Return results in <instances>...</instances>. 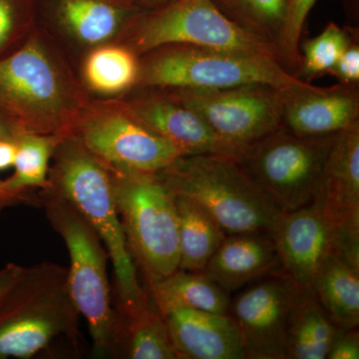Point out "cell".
I'll use <instances>...</instances> for the list:
<instances>
[{"instance_id": "cell-1", "label": "cell", "mask_w": 359, "mask_h": 359, "mask_svg": "<svg viewBox=\"0 0 359 359\" xmlns=\"http://www.w3.org/2000/svg\"><path fill=\"white\" fill-rule=\"evenodd\" d=\"M48 186L60 194L102 241L114 269L116 313L129 316L151 302L130 254L116 207L110 170L75 135L54 151Z\"/></svg>"}, {"instance_id": "cell-2", "label": "cell", "mask_w": 359, "mask_h": 359, "mask_svg": "<svg viewBox=\"0 0 359 359\" xmlns=\"http://www.w3.org/2000/svg\"><path fill=\"white\" fill-rule=\"evenodd\" d=\"M170 192L204 208L226 235L271 233L282 211L230 156H182L158 172Z\"/></svg>"}, {"instance_id": "cell-3", "label": "cell", "mask_w": 359, "mask_h": 359, "mask_svg": "<svg viewBox=\"0 0 359 359\" xmlns=\"http://www.w3.org/2000/svg\"><path fill=\"white\" fill-rule=\"evenodd\" d=\"M82 109L76 90L36 37L0 58V112L23 133L72 136Z\"/></svg>"}, {"instance_id": "cell-4", "label": "cell", "mask_w": 359, "mask_h": 359, "mask_svg": "<svg viewBox=\"0 0 359 359\" xmlns=\"http://www.w3.org/2000/svg\"><path fill=\"white\" fill-rule=\"evenodd\" d=\"M37 198L69 252L68 290L78 313L88 325L93 355L114 356L118 316L108 278L107 250L95 230L60 194L47 185Z\"/></svg>"}, {"instance_id": "cell-5", "label": "cell", "mask_w": 359, "mask_h": 359, "mask_svg": "<svg viewBox=\"0 0 359 359\" xmlns=\"http://www.w3.org/2000/svg\"><path fill=\"white\" fill-rule=\"evenodd\" d=\"M79 316L67 269L49 262L26 269L0 302V359L32 358L58 337L75 339Z\"/></svg>"}, {"instance_id": "cell-6", "label": "cell", "mask_w": 359, "mask_h": 359, "mask_svg": "<svg viewBox=\"0 0 359 359\" xmlns=\"http://www.w3.org/2000/svg\"><path fill=\"white\" fill-rule=\"evenodd\" d=\"M138 83L159 90L223 89L248 84L285 88L304 81L275 52H236L169 45L145 54Z\"/></svg>"}, {"instance_id": "cell-7", "label": "cell", "mask_w": 359, "mask_h": 359, "mask_svg": "<svg viewBox=\"0 0 359 359\" xmlns=\"http://www.w3.org/2000/svg\"><path fill=\"white\" fill-rule=\"evenodd\" d=\"M109 170L116 207L135 266L144 285L159 282L179 269L174 195L157 173Z\"/></svg>"}, {"instance_id": "cell-8", "label": "cell", "mask_w": 359, "mask_h": 359, "mask_svg": "<svg viewBox=\"0 0 359 359\" xmlns=\"http://www.w3.org/2000/svg\"><path fill=\"white\" fill-rule=\"evenodd\" d=\"M337 136L302 137L280 128L249 146L238 161L280 211L292 212L313 201Z\"/></svg>"}, {"instance_id": "cell-9", "label": "cell", "mask_w": 359, "mask_h": 359, "mask_svg": "<svg viewBox=\"0 0 359 359\" xmlns=\"http://www.w3.org/2000/svg\"><path fill=\"white\" fill-rule=\"evenodd\" d=\"M131 28L130 48L137 54L169 45L276 53L268 42L226 18L212 0H173L144 11Z\"/></svg>"}, {"instance_id": "cell-10", "label": "cell", "mask_w": 359, "mask_h": 359, "mask_svg": "<svg viewBox=\"0 0 359 359\" xmlns=\"http://www.w3.org/2000/svg\"><path fill=\"white\" fill-rule=\"evenodd\" d=\"M74 135L112 170L158 173L183 156L144 125L127 103L103 104L83 111Z\"/></svg>"}, {"instance_id": "cell-11", "label": "cell", "mask_w": 359, "mask_h": 359, "mask_svg": "<svg viewBox=\"0 0 359 359\" xmlns=\"http://www.w3.org/2000/svg\"><path fill=\"white\" fill-rule=\"evenodd\" d=\"M282 89L248 84L223 89L167 90L241 153L282 128Z\"/></svg>"}, {"instance_id": "cell-12", "label": "cell", "mask_w": 359, "mask_h": 359, "mask_svg": "<svg viewBox=\"0 0 359 359\" xmlns=\"http://www.w3.org/2000/svg\"><path fill=\"white\" fill-rule=\"evenodd\" d=\"M334 233V252L359 269V121L339 132L311 204Z\"/></svg>"}, {"instance_id": "cell-13", "label": "cell", "mask_w": 359, "mask_h": 359, "mask_svg": "<svg viewBox=\"0 0 359 359\" xmlns=\"http://www.w3.org/2000/svg\"><path fill=\"white\" fill-rule=\"evenodd\" d=\"M301 292L278 271L256 280L231 301L230 314L242 335L245 358H287V332Z\"/></svg>"}, {"instance_id": "cell-14", "label": "cell", "mask_w": 359, "mask_h": 359, "mask_svg": "<svg viewBox=\"0 0 359 359\" xmlns=\"http://www.w3.org/2000/svg\"><path fill=\"white\" fill-rule=\"evenodd\" d=\"M358 121V85L321 88L302 81L282 89V128L297 136L339 134Z\"/></svg>"}, {"instance_id": "cell-15", "label": "cell", "mask_w": 359, "mask_h": 359, "mask_svg": "<svg viewBox=\"0 0 359 359\" xmlns=\"http://www.w3.org/2000/svg\"><path fill=\"white\" fill-rule=\"evenodd\" d=\"M280 271L302 290L313 289L316 273L334 250L330 224L311 205L283 212L271 231Z\"/></svg>"}, {"instance_id": "cell-16", "label": "cell", "mask_w": 359, "mask_h": 359, "mask_svg": "<svg viewBox=\"0 0 359 359\" xmlns=\"http://www.w3.org/2000/svg\"><path fill=\"white\" fill-rule=\"evenodd\" d=\"M165 91L135 99L127 105L144 125L173 144L183 156L217 154L240 159V151L222 140L197 113Z\"/></svg>"}, {"instance_id": "cell-17", "label": "cell", "mask_w": 359, "mask_h": 359, "mask_svg": "<svg viewBox=\"0 0 359 359\" xmlns=\"http://www.w3.org/2000/svg\"><path fill=\"white\" fill-rule=\"evenodd\" d=\"M164 316L178 359L245 358L242 335L230 313L179 309Z\"/></svg>"}, {"instance_id": "cell-18", "label": "cell", "mask_w": 359, "mask_h": 359, "mask_svg": "<svg viewBox=\"0 0 359 359\" xmlns=\"http://www.w3.org/2000/svg\"><path fill=\"white\" fill-rule=\"evenodd\" d=\"M280 271L271 233L226 235L202 271L224 292H235L264 276Z\"/></svg>"}, {"instance_id": "cell-19", "label": "cell", "mask_w": 359, "mask_h": 359, "mask_svg": "<svg viewBox=\"0 0 359 359\" xmlns=\"http://www.w3.org/2000/svg\"><path fill=\"white\" fill-rule=\"evenodd\" d=\"M147 9L127 0H57L61 25L87 45H103L114 39Z\"/></svg>"}, {"instance_id": "cell-20", "label": "cell", "mask_w": 359, "mask_h": 359, "mask_svg": "<svg viewBox=\"0 0 359 359\" xmlns=\"http://www.w3.org/2000/svg\"><path fill=\"white\" fill-rule=\"evenodd\" d=\"M158 311L164 316L173 309L230 313L231 299L217 283L201 271L177 269L152 285H144Z\"/></svg>"}, {"instance_id": "cell-21", "label": "cell", "mask_w": 359, "mask_h": 359, "mask_svg": "<svg viewBox=\"0 0 359 359\" xmlns=\"http://www.w3.org/2000/svg\"><path fill=\"white\" fill-rule=\"evenodd\" d=\"M313 290L320 306L337 327H358V269L332 252L318 269Z\"/></svg>"}, {"instance_id": "cell-22", "label": "cell", "mask_w": 359, "mask_h": 359, "mask_svg": "<svg viewBox=\"0 0 359 359\" xmlns=\"http://www.w3.org/2000/svg\"><path fill=\"white\" fill-rule=\"evenodd\" d=\"M174 199L178 219L179 269L201 273L226 233L197 203L182 196L174 195Z\"/></svg>"}, {"instance_id": "cell-23", "label": "cell", "mask_w": 359, "mask_h": 359, "mask_svg": "<svg viewBox=\"0 0 359 359\" xmlns=\"http://www.w3.org/2000/svg\"><path fill=\"white\" fill-rule=\"evenodd\" d=\"M116 355L128 359H178L165 316L152 299L138 313L118 316Z\"/></svg>"}, {"instance_id": "cell-24", "label": "cell", "mask_w": 359, "mask_h": 359, "mask_svg": "<svg viewBox=\"0 0 359 359\" xmlns=\"http://www.w3.org/2000/svg\"><path fill=\"white\" fill-rule=\"evenodd\" d=\"M339 330L313 290H302L290 318L287 359H327Z\"/></svg>"}, {"instance_id": "cell-25", "label": "cell", "mask_w": 359, "mask_h": 359, "mask_svg": "<svg viewBox=\"0 0 359 359\" xmlns=\"http://www.w3.org/2000/svg\"><path fill=\"white\" fill-rule=\"evenodd\" d=\"M62 139L54 135H18L14 172L8 179L4 180L6 188L15 195L39 204V198L32 197L30 192L33 189L41 190L48 185L49 163Z\"/></svg>"}, {"instance_id": "cell-26", "label": "cell", "mask_w": 359, "mask_h": 359, "mask_svg": "<svg viewBox=\"0 0 359 359\" xmlns=\"http://www.w3.org/2000/svg\"><path fill=\"white\" fill-rule=\"evenodd\" d=\"M137 55L130 47L102 45L85 60V81L100 94L122 93L138 83L141 63Z\"/></svg>"}, {"instance_id": "cell-27", "label": "cell", "mask_w": 359, "mask_h": 359, "mask_svg": "<svg viewBox=\"0 0 359 359\" xmlns=\"http://www.w3.org/2000/svg\"><path fill=\"white\" fill-rule=\"evenodd\" d=\"M212 2L236 25L268 42L276 50L287 13L285 0H212Z\"/></svg>"}, {"instance_id": "cell-28", "label": "cell", "mask_w": 359, "mask_h": 359, "mask_svg": "<svg viewBox=\"0 0 359 359\" xmlns=\"http://www.w3.org/2000/svg\"><path fill=\"white\" fill-rule=\"evenodd\" d=\"M353 36L337 23L330 22L323 32L302 45L301 65L299 73L304 81L328 73L346 50Z\"/></svg>"}, {"instance_id": "cell-29", "label": "cell", "mask_w": 359, "mask_h": 359, "mask_svg": "<svg viewBox=\"0 0 359 359\" xmlns=\"http://www.w3.org/2000/svg\"><path fill=\"white\" fill-rule=\"evenodd\" d=\"M318 0H285L287 13L276 44V56L285 69L297 76L301 65V36L304 23Z\"/></svg>"}, {"instance_id": "cell-30", "label": "cell", "mask_w": 359, "mask_h": 359, "mask_svg": "<svg viewBox=\"0 0 359 359\" xmlns=\"http://www.w3.org/2000/svg\"><path fill=\"white\" fill-rule=\"evenodd\" d=\"M327 74L332 75L339 80L340 84L358 85L359 83V44L358 40L353 37L346 50L328 71Z\"/></svg>"}, {"instance_id": "cell-31", "label": "cell", "mask_w": 359, "mask_h": 359, "mask_svg": "<svg viewBox=\"0 0 359 359\" xmlns=\"http://www.w3.org/2000/svg\"><path fill=\"white\" fill-rule=\"evenodd\" d=\"M18 25L20 13L15 0H0V54L13 43Z\"/></svg>"}, {"instance_id": "cell-32", "label": "cell", "mask_w": 359, "mask_h": 359, "mask_svg": "<svg viewBox=\"0 0 359 359\" xmlns=\"http://www.w3.org/2000/svg\"><path fill=\"white\" fill-rule=\"evenodd\" d=\"M359 334L358 328L339 330L334 340L327 359H358Z\"/></svg>"}, {"instance_id": "cell-33", "label": "cell", "mask_w": 359, "mask_h": 359, "mask_svg": "<svg viewBox=\"0 0 359 359\" xmlns=\"http://www.w3.org/2000/svg\"><path fill=\"white\" fill-rule=\"evenodd\" d=\"M26 269L27 268L20 264L8 263L0 269V302L20 282Z\"/></svg>"}, {"instance_id": "cell-34", "label": "cell", "mask_w": 359, "mask_h": 359, "mask_svg": "<svg viewBox=\"0 0 359 359\" xmlns=\"http://www.w3.org/2000/svg\"><path fill=\"white\" fill-rule=\"evenodd\" d=\"M20 204H34L32 200L27 199V198L20 197V196L15 195L11 193L8 189L6 188L4 184V180H0V215L6 210V208L11 207V205H20Z\"/></svg>"}, {"instance_id": "cell-35", "label": "cell", "mask_w": 359, "mask_h": 359, "mask_svg": "<svg viewBox=\"0 0 359 359\" xmlns=\"http://www.w3.org/2000/svg\"><path fill=\"white\" fill-rule=\"evenodd\" d=\"M16 140H0V171L13 167Z\"/></svg>"}, {"instance_id": "cell-36", "label": "cell", "mask_w": 359, "mask_h": 359, "mask_svg": "<svg viewBox=\"0 0 359 359\" xmlns=\"http://www.w3.org/2000/svg\"><path fill=\"white\" fill-rule=\"evenodd\" d=\"M23 133L4 113L0 112V140H16Z\"/></svg>"}, {"instance_id": "cell-37", "label": "cell", "mask_w": 359, "mask_h": 359, "mask_svg": "<svg viewBox=\"0 0 359 359\" xmlns=\"http://www.w3.org/2000/svg\"><path fill=\"white\" fill-rule=\"evenodd\" d=\"M127 1L145 9H152L163 6V4H166L168 2L173 1V0H127Z\"/></svg>"}]
</instances>
